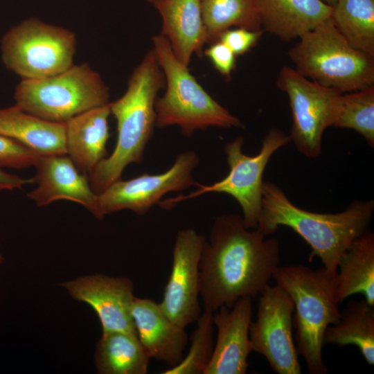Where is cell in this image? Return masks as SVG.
<instances>
[{
    "mask_svg": "<svg viewBox=\"0 0 374 374\" xmlns=\"http://www.w3.org/2000/svg\"><path fill=\"white\" fill-rule=\"evenodd\" d=\"M280 263L279 242L250 231L237 214L217 217L199 265V297L212 312L231 308L243 297L253 298L269 285Z\"/></svg>",
    "mask_w": 374,
    "mask_h": 374,
    "instance_id": "obj_1",
    "label": "cell"
},
{
    "mask_svg": "<svg viewBox=\"0 0 374 374\" xmlns=\"http://www.w3.org/2000/svg\"><path fill=\"white\" fill-rule=\"evenodd\" d=\"M374 211L373 199L355 200L344 211L319 213L294 205L274 183L262 186L257 229L265 236L280 226L291 228L311 247L309 261L315 257L335 276L340 258L353 242L368 231Z\"/></svg>",
    "mask_w": 374,
    "mask_h": 374,
    "instance_id": "obj_2",
    "label": "cell"
},
{
    "mask_svg": "<svg viewBox=\"0 0 374 374\" xmlns=\"http://www.w3.org/2000/svg\"><path fill=\"white\" fill-rule=\"evenodd\" d=\"M164 75L152 49L133 71L125 93L109 102L117 123V141L112 154L89 174L91 188L100 194L131 163H141L156 125L155 101L164 84Z\"/></svg>",
    "mask_w": 374,
    "mask_h": 374,
    "instance_id": "obj_3",
    "label": "cell"
},
{
    "mask_svg": "<svg viewBox=\"0 0 374 374\" xmlns=\"http://www.w3.org/2000/svg\"><path fill=\"white\" fill-rule=\"evenodd\" d=\"M272 278L293 301V327L299 355L305 359L310 373L326 374L323 339L328 327L336 323L341 314L335 298V276L323 266L313 269L291 265H279Z\"/></svg>",
    "mask_w": 374,
    "mask_h": 374,
    "instance_id": "obj_4",
    "label": "cell"
},
{
    "mask_svg": "<svg viewBox=\"0 0 374 374\" xmlns=\"http://www.w3.org/2000/svg\"><path fill=\"white\" fill-rule=\"evenodd\" d=\"M299 39L288 55L304 77L341 93L374 85V57L350 45L331 17Z\"/></svg>",
    "mask_w": 374,
    "mask_h": 374,
    "instance_id": "obj_5",
    "label": "cell"
},
{
    "mask_svg": "<svg viewBox=\"0 0 374 374\" xmlns=\"http://www.w3.org/2000/svg\"><path fill=\"white\" fill-rule=\"evenodd\" d=\"M153 48L166 82V92L156 99V125H177L190 136L197 130L208 127L241 125L239 118L215 100L190 73L188 66L175 55L162 35L152 37Z\"/></svg>",
    "mask_w": 374,
    "mask_h": 374,
    "instance_id": "obj_6",
    "label": "cell"
},
{
    "mask_svg": "<svg viewBox=\"0 0 374 374\" xmlns=\"http://www.w3.org/2000/svg\"><path fill=\"white\" fill-rule=\"evenodd\" d=\"M15 105L43 119L66 123L86 111L108 104L109 92L100 75L87 63L44 78L21 80Z\"/></svg>",
    "mask_w": 374,
    "mask_h": 374,
    "instance_id": "obj_7",
    "label": "cell"
},
{
    "mask_svg": "<svg viewBox=\"0 0 374 374\" xmlns=\"http://www.w3.org/2000/svg\"><path fill=\"white\" fill-rule=\"evenodd\" d=\"M76 46V36L71 30L31 17L3 35L1 60L21 80L40 79L71 66Z\"/></svg>",
    "mask_w": 374,
    "mask_h": 374,
    "instance_id": "obj_8",
    "label": "cell"
},
{
    "mask_svg": "<svg viewBox=\"0 0 374 374\" xmlns=\"http://www.w3.org/2000/svg\"><path fill=\"white\" fill-rule=\"evenodd\" d=\"M290 141V136L278 128H272L265 136L259 152L255 156H248L242 152L243 137L239 136L224 147L230 169L223 179L208 186L197 184V190L187 195L163 200L160 202L161 206L168 209L179 202L207 193H225L240 205L244 226L256 229L261 210L265 169L274 153Z\"/></svg>",
    "mask_w": 374,
    "mask_h": 374,
    "instance_id": "obj_9",
    "label": "cell"
},
{
    "mask_svg": "<svg viewBox=\"0 0 374 374\" xmlns=\"http://www.w3.org/2000/svg\"><path fill=\"white\" fill-rule=\"evenodd\" d=\"M276 84L289 98L291 141L304 156L318 157L321 154L323 134L334 125L342 93L310 80L289 66L281 68Z\"/></svg>",
    "mask_w": 374,
    "mask_h": 374,
    "instance_id": "obj_10",
    "label": "cell"
},
{
    "mask_svg": "<svg viewBox=\"0 0 374 374\" xmlns=\"http://www.w3.org/2000/svg\"><path fill=\"white\" fill-rule=\"evenodd\" d=\"M294 305L278 285L260 294L257 317L249 326L251 351L261 354L278 374H300L301 368L292 333Z\"/></svg>",
    "mask_w": 374,
    "mask_h": 374,
    "instance_id": "obj_11",
    "label": "cell"
},
{
    "mask_svg": "<svg viewBox=\"0 0 374 374\" xmlns=\"http://www.w3.org/2000/svg\"><path fill=\"white\" fill-rule=\"evenodd\" d=\"M199 163L193 151L180 153L172 166L157 175L143 174L129 180L119 179L98 194L97 218L122 210L144 215L166 194L185 190L195 184L193 171Z\"/></svg>",
    "mask_w": 374,
    "mask_h": 374,
    "instance_id": "obj_12",
    "label": "cell"
},
{
    "mask_svg": "<svg viewBox=\"0 0 374 374\" xmlns=\"http://www.w3.org/2000/svg\"><path fill=\"white\" fill-rule=\"evenodd\" d=\"M205 241L193 229L177 233L170 274L159 303L170 319L184 328L196 322L201 314L199 265Z\"/></svg>",
    "mask_w": 374,
    "mask_h": 374,
    "instance_id": "obj_13",
    "label": "cell"
},
{
    "mask_svg": "<svg viewBox=\"0 0 374 374\" xmlns=\"http://www.w3.org/2000/svg\"><path fill=\"white\" fill-rule=\"evenodd\" d=\"M71 296L88 303L96 312L103 332H136L131 314L134 299L132 281L127 277L96 274L61 284Z\"/></svg>",
    "mask_w": 374,
    "mask_h": 374,
    "instance_id": "obj_14",
    "label": "cell"
},
{
    "mask_svg": "<svg viewBox=\"0 0 374 374\" xmlns=\"http://www.w3.org/2000/svg\"><path fill=\"white\" fill-rule=\"evenodd\" d=\"M252 317L251 298L238 299L231 308L221 307L213 312L217 328L211 360L204 374H244L251 352L249 326Z\"/></svg>",
    "mask_w": 374,
    "mask_h": 374,
    "instance_id": "obj_15",
    "label": "cell"
},
{
    "mask_svg": "<svg viewBox=\"0 0 374 374\" xmlns=\"http://www.w3.org/2000/svg\"><path fill=\"white\" fill-rule=\"evenodd\" d=\"M35 166L36 174L32 181L37 187L28 193L30 199L40 206L59 199L72 201L82 205L97 217L98 194L69 157L39 156Z\"/></svg>",
    "mask_w": 374,
    "mask_h": 374,
    "instance_id": "obj_16",
    "label": "cell"
},
{
    "mask_svg": "<svg viewBox=\"0 0 374 374\" xmlns=\"http://www.w3.org/2000/svg\"><path fill=\"white\" fill-rule=\"evenodd\" d=\"M131 314L137 336L150 359L170 367L181 362L188 340L185 328L170 320L150 299L135 296Z\"/></svg>",
    "mask_w": 374,
    "mask_h": 374,
    "instance_id": "obj_17",
    "label": "cell"
},
{
    "mask_svg": "<svg viewBox=\"0 0 374 374\" xmlns=\"http://www.w3.org/2000/svg\"><path fill=\"white\" fill-rule=\"evenodd\" d=\"M261 28L280 39L299 38L332 15L323 0H254Z\"/></svg>",
    "mask_w": 374,
    "mask_h": 374,
    "instance_id": "obj_18",
    "label": "cell"
},
{
    "mask_svg": "<svg viewBox=\"0 0 374 374\" xmlns=\"http://www.w3.org/2000/svg\"><path fill=\"white\" fill-rule=\"evenodd\" d=\"M152 3L162 19L161 35L176 57L188 66L192 55L199 54L207 43L201 0H154Z\"/></svg>",
    "mask_w": 374,
    "mask_h": 374,
    "instance_id": "obj_19",
    "label": "cell"
},
{
    "mask_svg": "<svg viewBox=\"0 0 374 374\" xmlns=\"http://www.w3.org/2000/svg\"><path fill=\"white\" fill-rule=\"evenodd\" d=\"M109 103L86 111L65 123L66 154L85 175H89L107 156L108 118L111 114Z\"/></svg>",
    "mask_w": 374,
    "mask_h": 374,
    "instance_id": "obj_20",
    "label": "cell"
},
{
    "mask_svg": "<svg viewBox=\"0 0 374 374\" xmlns=\"http://www.w3.org/2000/svg\"><path fill=\"white\" fill-rule=\"evenodd\" d=\"M0 134L39 156L66 154L65 123L43 119L16 105L0 108Z\"/></svg>",
    "mask_w": 374,
    "mask_h": 374,
    "instance_id": "obj_21",
    "label": "cell"
},
{
    "mask_svg": "<svg viewBox=\"0 0 374 374\" xmlns=\"http://www.w3.org/2000/svg\"><path fill=\"white\" fill-rule=\"evenodd\" d=\"M361 294L374 306V234L368 230L340 258L335 275V298L339 303Z\"/></svg>",
    "mask_w": 374,
    "mask_h": 374,
    "instance_id": "obj_22",
    "label": "cell"
},
{
    "mask_svg": "<svg viewBox=\"0 0 374 374\" xmlns=\"http://www.w3.org/2000/svg\"><path fill=\"white\" fill-rule=\"evenodd\" d=\"M150 357L136 332H103L95 355L96 366L103 374H145Z\"/></svg>",
    "mask_w": 374,
    "mask_h": 374,
    "instance_id": "obj_23",
    "label": "cell"
},
{
    "mask_svg": "<svg viewBox=\"0 0 374 374\" xmlns=\"http://www.w3.org/2000/svg\"><path fill=\"white\" fill-rule=\"evenodd\" d=\"M374 306L363 299L350 301L338 321L326 329L323 344L356 346L366 362L374 364Z\"/></svg>",
    "mask_w": 374,
    "mask_h": 374,
    "instance_id": "obj_24",
    "label": "cell"
},
{
    "mask_svg": "<svg viewBox=\"0 0 374 374\" xmlns=\"http://www.w3.org/2000/svg\"><path fill=\"white\" fill-rule=\"evenodd\" d=\"M201 8L207 43L234 26L261 30L254 0H201Z\"/></svg>",
    "mask_w": 374,
    "mask_h": 374,
    "instance_id": "obj_25",
    "label": "cell"
},
{
    "mask_svg": "<svg viewBox=\"0 0 374 374\" xmlns=\"http://www.w3.org/2000/svg\"><path fill=\"white\" fill-rule=\"evenodd\" d=\"M331 18L350 45L374 57V0H337Z\"/></svg>",
    "mask_w": 374,
    "mask_h": 374,
    "instance_id": "obj_26",
    "label": "cell"
},
{
    "mask_svg": "<svg viewBox=\"0 0 374 374\" xmlns=\"http://www.w3.org/2000/svg\"><path fill=\"white\" fill-rule=\"evenodd\" d=\"M334 127L351 129L374 147V85L341 94Z\"/></svg>",
    "mask_w": 374,
    "mask_h": 374,
    "instance_id": "obj_27",
    "label": "cell"
},
{
    "mask_svg": "<svg viewBox=\"0 0 374 374\" xmlns=\"http://www.w3.org/2000/svg\"><path fill=\"white\" fill-rule=\"evenodd\" d=\"M213 312L204 309L196 321L197 326L190 337V347L177 365L161 374H204L213 352Z\"/></svg>",
    "mask_w": 374,
    "mask_h": 374,
    "instance_id": "obj_28",
    "label": "cell"
},
{
    "mask_svg": "<svg viewBox=\"0 0 374 374\" xmlns=\"http://www.w3.org/2000/svg\"><path fill=\"white\" fill-rule=\"evenodd\" d=\"M39 155L19 142L0 134V166L21 169L35 166Z\"/></svg>",
    "mask_w": 374,
    "mask_h": 374,
    "instance_id": "obj_29",
    "label": "cell"
},
{
    "mask_svg": "<svg viewBox=\"0 0 374 374\" xmlns=\"http://www.w3.org/2000/svg\"><path fill=\"white\" fill-rule=\"evenodd\" d=\"M262 33V30H253L244 28H230L222 33L218 40L227 46L235 55H239L246 53L253 48Z\"/></svg>",
    "mask_w": 374,
    "mask_h": 374,
    "instance_id": "obj_30",
    "label": "cell"
},
{
    "mask_svg": "<svg viewBox=\"0 0 374 374\" xmlns=\"http://www.w3.org/2000/svg\"><path fill=\"white\" fill-rule=\"evenodd\" d=\"M215 69L222 75L229 78L235 66V55L224 43L216 41L204 52Z\"/></svg>",
    "mask_w": 374,
    "mask_h": 374,
    "instance_id": "obj_31",
    "label": "cell"
},
{
    "mask_svg": "<svg viewBox=\"0 0 374 374\" xmlns=\"http://www.w3.org/2000/svg\"><path fill=\"white\" fill-rule=\"evenodd\" d=\"M31 183V179H24L3 171L0 168V190H13L21 188L24 184Z\"/></svg>",
    "mask_w": 374,
    "mask_h": 374,
    "instance_id": "obj_32",
    "label": "cell"
},
{
    "mask_svg": "<svg viewBox=\"0 0 374 374\" xmlns=\"http://www.w3.org/2000/svg\"><path fill=\"white\" fill-rule=\"evenodd\" d=\"M327 4L334 6L337 0H323Z\"/></svg>",
    "mask_w": 374,
    "mask_h": 374,
    "instance_id": "obj_33",
    "label": "cell"
},
{
    "mask_svg": "<svg viewBox=\"0 0 374 374\" xmlns=\"http://www.w3.org/2000/svg\"><path fill=\"white\" fill-rule=\"evenodd\" d=\"M2 261H3V258H2V256L0 255V263H1Z\"/></svg>",
    "mask_w": 374,
    "mask_h": 374,
    "instance_id": "obj_34",
    "label": "cell"
},
{
    "mask_svg": "<svg viewBox=\"0 0 374 374\" xmlns=\"http://www.w3.org/2000/svg\"><path fill=\"white\" fill-rule=\"evenodd\" d=\"M150 3H152L154 0H148Z\"/></svg>",
    "mask_w": 374,
    "mask_h": 374,
    "instance_id": "obj_35",
    "label": "cell"
}]
</instances>
